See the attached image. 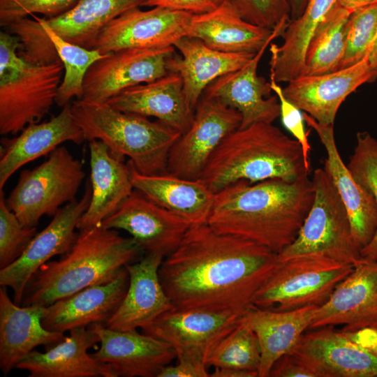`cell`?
<instances>
[{
  "label": "cell",
  "instance_id": "6da1fadb",
  "mask_svg": "<svg viewBox=\"0 0 377 377\" xmlns=\"http://www.w3.org/2000/svg\"><path fill=\"white\" fill-rule=\"evenodd\" d=\"M278 263L267 247L204 223L189 227L158 274L175 308L243 314Z\"/></svg>",
  "mask_w": 377,
  "mask_h": 377
},
{
  "label": "cell",
  "instance_id": "7a4b0ae2",
  "mask_svg": "<svg viewBox=\"0 0 377 377\" xmlns=\"http://www.w3.org/2000/svg\"><path fill=\"white\" fill-rule=\"evenodd\" d=\"M313 199L309 175L295 181L239 180L215 193L207 223L279 253L295 239Z\"/></svg>",
  "mask_w": 377,
  "mask_h": 377
},
{
  "label": "cell",
  "instance_id": "3957f363",
  "mask_svg": "<svg viewBox=\"0 0 377 377\" xmlns=\"http://www.w3.org/2000/svg\"><path fill=\"white\" fill-rule=\"evenodd\" d=\"M144 253L131 237L98 225L79 230L71 249L43 265L30 279L22 306H47L89 286L107 283Z\"/></svg>",
  "mask_w": 377,
  "mask_h": 377
},
{
  "label": "cell",
  "instance_id": "277c9868",
  "mask_svg": "<svg viewBox=\"0 0 377 377\" xmlns=\"http://www.w3.org/2000/svg\"><path fill=\"white\" fill-rule=\"evenodd\" d=\"M302 149L273 123L258 122L232 131L209 159L199 180L214 194L239 180L295 181L309 175Z\"/></svg>",
  "mask_w": 377,
  "mask_h": 377
},
{
  "label": "cell",
  "instance_id": "5b68a950",
  "mask_svg": "<svg viewBox=\"0 0 377 377\" xmlns=\"http://www.w3.org/2000/svg\"><path fill=\"white\" fill-rule=\"evenodd\" d=\"M75 120L85 140H99L115 155L129 158L145 175L167 172L169 153L181 133L159 121L117 110L108 103L75 100L71 103Z\"/></svg>",
  "mask_w": 377,
  "mask_h": 377
},
{
  "label": "cell",
  "instance_id": "8992f818",
  "mask_svg": "<svg viewBox=\"0 0 377 377\" xmlns=\"http://www.w3.org/2000/svg\"><path fill=\"white\" fill-rule=\"evenodd\" d=\"M19 38L0 32V133L17 134L39 122L55 103L64 65L59 60L36 64L18 51Z\"/></svg>",
  "mask_w": 377,
  "mask_h": 377
},
{
  "label": "cell",
  "instance_id": "52a82bcc",
  "mask_svg": "<svg viewBox=\"0 0 377 377\" xmlns=\"http://www.w3.org/2000/svg\"><path fill=\"white\" fill-rule=\"evenodd\" d=\"M314 199L295 239L278 253L279 261L303 255H322L355 266L363 258L352 233L347 209L324 170L311 179Z\"/></svg>",
  "mask_w": 377,
  "mask_h": 377
},
{
  "label": "cell",
  "instance_id": "ba28073f",
  "mask_svg": "<svg viewBox=\"0 0 377 377\" xmlns=\"http://www.w3.org/2000/svg\"><path fill=\"white\" fill-rule=\"evenodd\" d=\"M353 267L317 254L279 261L275 270L253 296L252 304L277 311L320 306L329 300Z\"/></svg>",
  "mask_w": 377,
  "mask_h": 377
},
{
  "label": "cell",
  "instance_id": "9c48e42d",
  "mask_svg": "<svg viewBox=\"0 0 377 377\" xmlns=\"http://www.w3.org/2000/svg\"><path fill=\"white\" fill-rule=\"evenodd\" d=\"M84 177L82 162L58 147L38 166L20 172L6 202L23 226L36 227L41 217L75 200Z\"/></svg>",
  "mask_w": 377,
  "mask_h": 377
},
{
  "label": "cell",
  "instance_id": "30bf717a",
  "mask_svg": "<svg viewBox=\"0 0 377 377\" xmlns=\"http://www.w3.org/2000/svg\"><path fill=\"white\" fill-rule=\"evenodd\" d=\"M242 123L239 112L220 101L202 95L189 128L174 144L167 172L198 179L209 159L224 140Z\"/></svg>",
  "mask_w": 377,
  "mask_h": 377
},
{
  "label": "cell",
  "instance_id": "8fae6325",
  "mask_svg": "<svg viewBox=\"0 0 377 377\" xmlns=\"http://www.w3.org/2000/svg\"><path fill=\"white\" fill-rule=\"evenodd\" d=\"M174 46L158 48H128L107 54L88 69L80 100L107 103L131 87L147 83L169 73L168 61Z\"/></svg>",
  "mask_w": 377,
  "mask_h": 377
},
{
  "label": "cell",
  "instance_id": "7c38bea8",
  "mask_svg": "<svg viewBox=\"0 0 377 377\" xmlns=\"http://www.w3.org/2000/svg\"><path fill=\"white\" fill-rule=\"evenodd\" d=\"M242 315L231 310L173 308L142 332L168 343L177 359L205 364L210 351L237 325Z\"/></svg>",
  "mask_w": 377,
  "mask_h": 377
},
{
  "label": "cell",
  "instance_id": "4fadbf2b",
  "mask_svg": "<svg viewBox=\"0 0 377 377\" xmlns=\"http://www.w3.org/2000/svg\"><path fill=\"white\" fill-rule=\"evenodd\" d=\"M91 197V188L88 180L81 199H75L60 208L50 223L37 232L20 257L0 269V285L12 290L15 304L21 305L30 279L43 265L71 249L78 235L75 232L77 223L88 208Z\"/></svg>",
  "mask_w": 377,
  "mask_h": 377
},
{
  "label": "cell",
  "instance_id": "5bb4252c",
  "mask_svg": "<svg viewBox=\"0 0 377 377\" xmlns=\"http://www.w3.org/2000/svg\"><path fill=\"white\" fill-rule=\"evenodd\" d=\"M132 8L111 21L98 35L93 49L109 54L128 48L174 46L186 36L193 14L161 6Z\"/></svg>",
  "mask_w": 377,
  "mask_h": 377
},
{
  "label": "cell",
  "instance_id": "9a60e30c",
  "mask_svg": "<svg viewBox=\"0 0 377 377\" xmlns=\"http://www.w3.org/2000/svg\"><path fill=\"white\" fill-rule=\"evenodd\" d=\"M304 332L290 353L315 377L377 376V356L333 326Z\"/></svg>",
  "mask_w": 377,
  "mask_h": 377
},
{
  "label": "cell",
  "instance_id": "2e32d148",
  "mask_svg": "<svg viewBox=\"0 0 377 377\" xmlns=\"http://www.w3.org/2000/svg\"><path fill=\"white\" fill-rule=\"evenodd\" d=\"M101 225L126 231L145 253L164 257L177 247L191 226L135 189Z\"/></svg>",
  "mask_w": 377,
  "mask_h": 377
},
{
  "label": "cell",
  "instance_id": "e0dca14e",
  "mask_svg": "<svg viewBox=\"0 0 377 377\" xmlns=\"http://www.w3.org/2000/svg\"><path fill=\"white\" fill-rule=\"evenodd\" d=\"M377 72L365 58L350 67L319 75H299L283 88L286 98L321 124H333L346 98L363 84L374 82Z\"/></svg>",
  "mask_w": 377,
  "mask_h": 377
},
{
  "label": "cell",
  "instance_id": "ac0fdd59",
  "mask_svg": "<svg viewBox=\"0 0 377 377\" xmlns=\"http://www.w3.org/2000/svg\"><path fill=\"white\" fill-rule=\"evenodd\" d=\"M377 324V260L363 259L318 306L309 330L343 325L341 331H356Z\"/></svg>",
  "mask_w": 377,
  "mask_h": 377
},
{
  "label": "cell",
  "instance_id": "d6986e66",
  "mask_svg": "<svg viewBox=\"0 0 377 377\" xmlns=\"http://www.w3.org/2000/svg\"><path fill=\"white\" fill-rule=\"evenodd\" d=\"M88 327L101 343L91 355L108 364L115 377H158L162 369L177 357L168 343L137 330H115L101 323Z\"/></svg>",
  "mask_w": 377,
  "mask_h": 377
},
{
  "label": "cell",
  "instance_id": "ffe728a7",
  "mask_svg": "<svg viewBox=\"0 0 377 377\" xmlns=\"http://www.w3.org/2000/svg\"><path fill=\"white\" fill-rule=\"evenodd\" d=\"M164 258L158 253H145L125 266L129 276L126 295L104 325L119 331L142 330L175 308L159 278Z\"/></svg>",
  "mask_w": 377,
  "mask_h": 377
},
{
  "label": "cell",
  "instance_id": "44dd1931",
  "mask_svg": "<svg viewBox=\"0 0 377 377\" xmlns=\"http://www.w3.org/2000/svg\"><path fill=\"white\" fill-rule=\"evenodd\" d=\"M272 43L265 45L244 67L216 79L203 94L237 110L242 116L240 128L254 123H273L280 116L279 102L276 95L271 96L269 81L257 73L259 61Z\"/></svg>",
  "mask_w": 377,
  "mask_h": 377
},
{
  "label": "cell",
  "instance_id": "7402d4cb",
  "mask_svg": "<svg viewBox=\"0 0 377 377\" xmlns=\"http://www.w3.org/2000/svg\"><path fill=\"white\" fill-rule=\"evenodd\" d=\"M306 124L317 133L325 149L324 170L335 186L349 216L354 240L361 250L377 230V206L373 195L353 178L339 153L333 124H321L303 112Z\"/></svg>",
  "mask_w": 377,
  "mask_h": 377
},
{
  "label": "cell",
  "instance_id": "603a6c76",
  "mask_svg": "<svg viewBox=\"0 0 377 377\" xmlns=\"http://www.w3.org/2000/svg\"><path fill=\"white\" fill-rule=\"evenodd\" d=\"M84 133L75 120L71 103L47 121L27 126L18 136L1 140L0 190L9 178L24 165L50 154L61 144L73 142L80 145Z\"/></svg>",
  "mask_w": 377,
  "mask_h": 377
},
{
  "label": "cell",
  "instance_id": "cb8c5ba5",
  "mask_svg": "<svg viewBox=\"0 0 377 377\" xmlns=\"http://www.w3.org/2000/svg\"><path fill=\"white\" fill-rule=\"evenodd\" d=\"M129 283L124 267L112 281L84 288L45 307L43 326L64 333L94 323L105 324L124 297Z\"/></svg>",
  "mask_w": 377,
  "mask_h": 377
},
{
  "label": "cell",
  "instance_id": "d4e9b609",
  "mask_svg": "<svg viewBox=\"0 0 377 377\" xmlns=\"http://www.w3.org/2000/svg\"><path fill=\"white\" fill-rule=\"evenodd\" d=\"M91 201L79 220L77 229L101 225L112 215L133 193L130 168L124 158L114 154L99 140L89 141Z\"/></svg>",
  "mask_w": 377,
  "mask_h": 377
},
{
  "label": "cell",
  "instance_id": "484cf974",
  "mask_svg": "<svg viewBox=\"0 0 377 377\" xmlns=\"http://www.w3.org/2000/svg\"><path fill=\"white\" fill-rule=\"evenodd\" d=\"M174 47L180 55L174 53L169 58L168 70L181 77L187 103L193 110L212 82L244 67L256 54L220 52L187 36L179 39Z\"/></svg>",
  "mask_w": 377,
  "mask_h": 377
},
{
  "label": "cell",
  "instance_id": "4316f807",
  "mask_svg": "<svg viewBox=\"0 0 377 377\" xmlns=\"http://www.w3.org/2000/svg\"><path fill=\"white\" fill-rule=\"evenodd\" d=\"M100 342L90 327L70 331V336L48 348L45 353L32 350L16 366L29 377H115L111 368L88 353Z\"/></svg>",
  "mask_w": 377,
  "mask_h": 377
},
{
  "label": "cell",
  "instance_id": "83f0119b",
  "mask_svg": "<svg viewBox=\"0 0 377 377\" xmlns=\"http://www.w3.org/2000/svg\"><path fill=\"white\" fill-rule=\"evenodd\" d=\"M287 24L273 30L254 25L242 19L224 1L210 12L193 15L186 36L220 52L256 54L265 45L281 36Z\"/></svg>",
  "mask_w": 377,
  "mask_h": 377
},
{
  "label": "cell",
  "instance_id": "f1b7e54d",
  "mask_svg": "<svg viewBox=\"0 0 377 377\" xmlns=\"http://www.w3.org/2000/svg\"><path fill=\"white\" fill-rule=\"evenodd\" d=\"M6 288H0V368L5 376L36 346L50 348L66 337L43 326L45 306L18 305Z\"/></svg>",
  "mask_w": 377,
  "mask_h": 377
},
{
  "label": "cell",
  "instance_id": "f546056e",
  "mask_svg": "<svg viewBox=\"0 0 377 377\" xmlns=\"http://www.w3.org/2000/svg\"><path fill=\"white\" fill-rule=\"evenodd\" d=\"M107 103L121 111L155 117L181 134L189 128L194 115L176 73L128 88Z\"/></svg>",
  "mask_w": 377,
  "mask_h": 377
},
{
  "label": "cell",
  "instance_id": "4dcf8cb0",
  "mask_svg": "<svg viewBox=\"0 0 377 377\" xmlns=\"http://www.w3.org/2000/svg\"><path fill=\"white\" fill-rule=\"evenodd\" d=\"M318 306H306L277 311L251 305L239 321L256 334L261 361L258 377H269L270 370L281 357L291 352L301 336L309 329Z\"/></svg>",
  "mask_w": 377,
  "mask_h": 377
},
{
  "label": "cell",
  "instance_id": "1f68e13d",
  "mask_svg": "<svg viewBox=\"0 0 377 377\" xmlns=\"http://www.w3.org/2000/svg\"><path fill=\"white\" fill-rule=\"evenodd\" d=\"M134 189L191 225L207 223L214 193L199 179L182 178L168 172L145 175L128 161Z\"/></svg>",
  "mask_w": 377,
  "mask_h": 377
},
{
  "label": "cell",
  "instance_id": "d6a6232c",
  "mask_svg": "<svg viewBox=\"0 0 377 377\" xmlns=\"http://www.w3.org/2000/svg\"><path fill=\"white\" fill-rule=\"evenodd\" d=\"M145 0H79L65 13L51 18L33 15L62 39L93 49L101 31L124 13L142 7Z\"/></svg>",
  "mask_w": 377,
  "mask_h": 377
},
{
  "label": "cell",
  "instance_id": "836d02e7",
  "mask_svg": "<svg viewBox=\"0 0 377 377\" xmlns=\"http://www.w3.org/2000/svg\"><path fill=\"white\" fill-rule=\"evenodd\" d=\"M338 0H308L302 15L290 20L280 45H269L270 74L277 82H288L300 75L306 50L315 30Z\"/></svg>",
  "mask_w": 377,
  "mask_h": 377
},
{
  "label": "cell",
  "instance_id": "e575fe53",
  "mask_svg": "<svg viewBox=\"0 0 377 377\" xmlns=\"http://www.w3.org/2000/svg\"><path fill=\"white\" fill-rule=\"evenodd\" d=\"M353 10L338 2L315 30L308 44L300 75L339 70L345 48L346 24Z\"/></svg>",
  "mask_w": 377,
  "mask_h": 377
},
{
  "label": "cell",
  "instance_id": "d590c367",
  "mask_svg": "<svg viewBox=\"0 0 377 377\" xmlns=\"http://www.w3.org/2000/svg\"><path fill=\"white\" fill-rule=\"evenodd\" d=\"M261 348L256 333L239 321L237 325L212 348L207 355V367H226L257 371Z\"/></svg>",
  "mask_w": 377,
  "mask_h": 377
},
{
  "label": "cell",
  "instance_id": "8d00e7d4",
  "mask_svg": "<svg viewBox=\"0 0 377 377\" xmlns=\"http://www.w3.org/2000/svg\"><path fill=\"white\" fill-rule=\"evenodd\" d=\"M356 140L347 167L357 182L373 195L377 206V138L368 132H358ZM360 253L365 259L377 260V230Z\"/></svg>",
  "mask_w": 377,
  "mask_h": 377
},
{
  "label": "cell",
  "instance_id": "74e56055",
  "mask_svg": "<svg viewBox=\"0 0 377 377\" xmlns=\"http://www.w3.org/2000/svg\"><path fill=\"white\" fill-rule=\"evenodd\" d=\"M376 33L377 2L354 9L347 22L344 53L339 70L367 58Z\"/></svg>",
  "mask_w": 377,
  "mask_h": 377
},
{
  "label": "cell",
  "instance_id": "f35d334b",
  "mask_svg": "<svg viewBox=\"0 0 377 377\" xmlns=\"http://www.w3.org/2000/svg\"><path fill=\"white\" fill-rule=\"evenodd\" d=\"M0 190V269L11 265L37 234L36 227L23 226L6 202Z\"/></svg>",
  "mask_w": 377,
  "mask_h": 377
},
{
  "label": "cell",
  "instance_id": "ab89813d",
  "mask_svg": "<svg viewBox=\"0 0 377 377\" xmlns=\"http://www.w3.org/2000/svg\"><path fill=\"white\" fill-rule=\"evenodd\" d=\"M244 20L274 29L290 21L288 0H224Z\"/></svg>",
  "mask_w": 377,
  "mask_h": 377
},
{
  "label": "cell",
  "instance_id": "60d3db41",
  "mask_svg": "<svg viewBox=\"0 0 377 377\" xmlns=\"http://www.w3.org/2000/svg\"><path fill=\"white\" fill-rule=\"evenodd\" d=\"M79 0H0V25L40 14L43 17L59 16L71 10Z\"/></svg>",
  "mask_w": 377,
  "mask_h": 377
},
{
  "label": "cell",
  "instance_id": "b9f144b4",
  "mask_svg": "<svg viewBox=\"0 0 377 377\" xmlns=\"http://www.w3.org/2000/svg\"><path fill=\"white\" fill-rule=\"evenodd\" d=\"M269 83L272 91L277 96L280 105V117L283 126L292 134L301 145L304 162L310 170L309 153L311 146L308 139L309 133L304 128L303 112L290 103L284 96L283 88L274 76L269 74Z\"/></svg>",
  "mask_w": 377,
  "mask_h": 377
},
{
  "label": "cell",
  "instance_id": "7bdbcfd3",
  "mask_svg": "<svg viewBox=\"0 0 377 377\" xmlns=\"http://www.w3.org/2000/svg\"><path fill=\"white\" fill-rule=\"evenodd\" d=\"M223 2L224 0H145L142 6H161L200 15L217 8Z\"/></svg>",
  "mask_w": 377,
  "mask_h": 377
},
{
  "label": "cell",
  "instance_id": "ee69618b",
  "mask_svg": "<svg viewBox=\"0 0 377 377\" xmlns=\"http://www.w3.org/2000/svg\"><path fill=\"white\" fill-rule=\"evenodd\" d=\"M175 365L164 367L158 377H208L210 374L207 365L200 361L189 358H179Z\"/></svg>",
  "mask_w": 377,
  "mask_h": 377
},
{
  "label": "cell",
  "instance_id": "f6af8a7d",
  "mask_svg": "<svg viewBox=\"0 0 377 377\" xmlns=\"http://www.w3.org/2000/svg\"><path fill=\"white\" fill-rule=\"evenodd\" d=\"M269 377H315V375L293 355L288 353L276 361Z\"/></svg>",
  "mask_w": 377,
  "mask_h": 377
},
{
  "label": "cell",
  "instance_id": "bcb514c9",
  "mask_svg": "<svg viewBox=\"0 0 377 377\" xmlns=\"http://www.w3.org/2000/svg\"><path fill=\"white\" fill-rule=\"evenodd\" d=\"M341 332L350 340L377 356V324L356 331Z\"/></svg>",
  "mask_w": 377,
  "mask_h": 377
},
{
  "label": "cell",
  "instance_id": "7dc6e473",
  "mask_svg": "<svg viewBox=\"0 0 377 377\" xmlns=\"http://www.w3.org/2000/svg\"><path fill=\"white\" fill-rule=\"evenodd\" d=\"M211 377H258L257 371H246L234 368L214 367Z\"/></svg>",
  "mask_w": 377,
  "mask_h": 377
},
{
  "label": "cell",
  "instance_id": "c3c4849f",
  "mask_svg": "<svg viewBox=\"0 0 377 377\" xmlns=\"http://www.w3.org/2000/svg\"><path fill=\"white\" fill-rule=\"evenodd\" d=\"M308 0H288L290 7V20L298 18L304 10Z\"/></svg>",
  "mask_w": 377,
  "mask_h": 377
},
{
  "label": "cell",
  "instance_id": "681fc988",
  "mask_svg": "<svg viewBox=\"0 0 377 377\" xmlns=\"http://www.w3.org/2000/svg\"><path fill=\"white\" fill-rule=\"evenodd\" d=\"M375 2H377V0H338V3L340 5L351 10Z\"/></svg>",
  "mask_w": 377,
  "mask_h": 377
},
{
  "label": "cell",
  "instance_id": "f907efd6",
  "mask_svg": "<svg viewBox=\"0 0 377 377\" xmlns=\"http://www.w3.org/2000/svg\"><path fill=\"white\" fill-rule=\"evenodd\" d=\"M367 59L370 66L377 72V33Z\"/></svg>",
  "mask_w": 377,
  "mask_h": 377
}]
</instances>
